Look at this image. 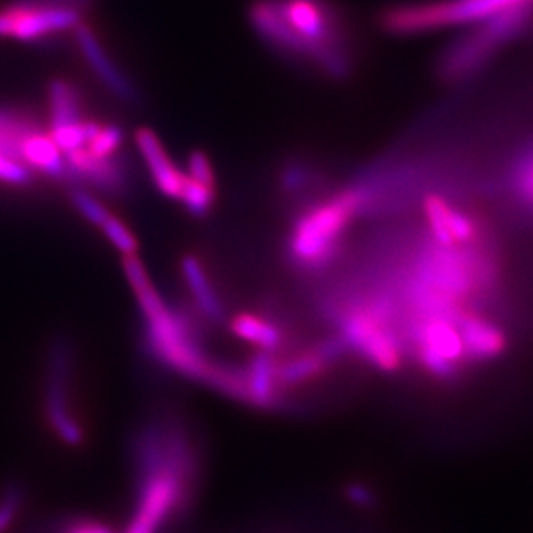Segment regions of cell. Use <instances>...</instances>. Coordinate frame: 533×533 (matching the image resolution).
Returning <instances> with one entry per match:
<instances>
[{"instance_id": "6da1fadb", "label": "cell", "mask_w": 533, "mask_h": 533, "mask_svg": "<svg viewBox=\"0 0 533 533\" xmlns=\"http://www.w3.org/2000/svg\"><path fill=\"white\" fill-rule=\"evenodd\" d=\"M134 502L122 533H165L193 508L200 483L196 437L179 416L155 414L130 438Z\"/></svg>"}, {"instance_id": "7a4b0ae2", "label": "cell", "mask_w": 533, "mask_h": 533, "mask_svg": "<svg viewBox=\"0 0 533 533\" xmlns=\"http://www.w3.org/2000/svg\"><path fill=\"white\" fill-rule=\"evenodd\" d=\"M248 20L279 56L312 66L331 80L352 73L347 23L331 0H255Z\"/></svg>"}, {"instance_id": "3957f363", "label": "cell", "mask_w": 533, "mask_h": 533, "mask_svg": "<svg viewBox=\"0 0 533 533\" xmlns=\"http://www.w3.org/2000/svg\"><path fill=\"white\" fill-rule=\"evenodd\" d=\"M286 260L302 276H321L345 251L348 231L362 217L354 187H341L291 213Z\"/></svg>"}, {"instance_id": "277c9868", "label": "cell", "mask_w": 533, "mask_h": 533, "mask_svg": "<svg viewBox=\"0 0 533 533\" xmlns=\"http://www.w3.org/2000/svg\"><path fill=\"white\" fill-rule=\"evenodd\" d=\"M530 6L532 4L506 7L473 23L475 28L471 32L463 33L445 49L440 59V75L449 82H457L482 70L501 51L502 45L511 42L527 26L532 14Z\"/></svg>"}, {"instance_id": "5b68a950", "label": "cell", "mask_w": 533, "mask_h": 533, "mask_svg": "<svg viewBox=\"0 0 533 533\" xmlns=\"http://www.w3.org/2000/svg\"><path fill=\"white\" fill-rule=\"evenodd\" d=\"M75 364V348L71 341L65 336L54 338L45 357V419L59 442L68 447L85 444L84 424L80 423L70 399Z\"/></svg>"}, {"instance_id": "8992f818", "label": "cell", "mask_w": 533, "mask_h": 533, "mask_svg": "<svg viewBox=\"0 0 533 533\" xmlns=\"http://www.w3.org/2000/svg\"><path fill=\"white\" fill-rule=\"evenodd\" d=\"M82 14L68 7L40 6L18 0L0 9V37L39 42L52 35L75 30Z\"/></svg>"}, {"instance_id": "52a82bcc", "label": "cell", "mask_w": 533, "mask_h": 533, "mask_svg": "<svg viewBox=\"0 0 533 533\" xmlns=\"http://www.w3.org/2000/svg\"><path fill=\"white\" fill-rule=\"evenodd\" d=\"M65 156L66 177L71 187H92L94 191L122 198L132 186V172L127 158L122 155H90L89 149L71 151Z\"/></svg>"}, {"instance_id": "ba28073f", "label": "cell", "mask_w": 533, "mask_h": 533, "mask_svg": "<svg viewBox=\"0 0 533 533\" xmlns=\"http://www.w3.org/2000/svg\"><path fill=\"white\" fill-rule=\"evenodd\" d=\"M423 213L430 238L440 245H476L485 241V229L475 213L457 206L444 194H428L423 201Z\"/></svg>"}, {"instance_id": "9c48e42d", "label": "cell", "mask_w": 533, "mask_h": 533, "mask_svg": "<svg viewBox=\"0 0 533 533\" xmlns=\"http://www.w3.org/2000/svg\"><path fill=\"white\" fill-rule=\"evenodd\" d=\"M75 39L78 47L84 54L87 65L96 73L101 84L110 90L113 96L118 97L123 103L137 104L141 99L139 89L135 87L134 82L123 73L115 61L110 58L103 44L97 39L96 33L89 25H84L82 21L75 26Z\"/></svg>"}, {"instance_id": "30bf717a", "label": "cell", "mask_w": 533, "mask_h": 533, "mask_svg": "<svg viewBox=\"0 0 533 533\" xmlns=\"http://www.w3.org/2000/svg\"><path fill=\"white\" fill-rule=\"evenodd\" d=\"M277 354L257 350L251 355L245 371L246 404L262 411H279L288 405L277 381Z\"/></svg>"}, {"instance_id": "8fae6325", "label": "cell", "mask_w": 533, "mask_h": 533, "mask_svg": "<svg viewBox=\"0 0 533 533\" xmlns=\"http://www.w3.org/2000/svg\"><path fill=\"white\" fill-rule=\"evenodd\" d=\"M459 333L463 338L469 364L495 360L508 347V336L501 324L480 310L468 312L461 317Z\"/></svg>"}, {"instance_id": "7c38bea8", "label": "cell", "mask_w": 533, "mask_h": 533, "mask_svg": "<svg viewBox=\"0 0 533 533\" xmlns=\"http://www.w3.org/2000/svg\"><path fill=\"white\" fill-rule=\"evenodd\" d=\"M135 146L146 163L156 189L170 200H179L186 174L168 156L160 137L153 130L142 127L135 132Z\"/></svg>"}, {"instance_id": "4fadbf2b", "label": "cell", "mask_w": 533, "mask_h": 533, "mask_svg": "<svg viewBox=\"0 0 533 533\" xmlns=\"http://www.w3.org/2000/svg\"><path fill=\"white\" fill-rule=\"evenodd\" d=\"M277 186L284 200L289 201L293 212L326 196L322 193L324 179L321 170L307 158H289L284 161L277 174Z\"/></svg>"}, {"instance_id": "5bb4252c", "label": "cell", "mask_w": 533, "mask_h": 533, "mask_svg": "<svg viewBox=\"0 0 533 533\" xmlns=\"http://www.w3.org/2000/svg\"><path fill=\"white\" fill-rule=\"evenodd\" d=\"M182 277L186 283L187 291L193 298L194 309L212 324L225 322V305L220 298V293L213 286L212 279L208 277L205 265L196 255H186L180 262Z\"/></svg>"}, {"instance_id": "9a60e30c", "label": "cell", "mask_w": 533, "mask_h": 533, "mask_svg": "<svg viewBox=\"0 0 533 533\" xmlns=\"http://www.w3.org/2000/svg\"><path fill=\"white\" fill-rule=\"evenodd\" d=\"M42 130L37 116L16 106H0V156L23 163V144Z\"/></svg>"}, {"instance_id": "2e32d148", "label": "cell", "mask_w": 533, "mask_h": 533, "mask_svg": "<svg viewBox=\"0 0 533 533\" xmlns=\"http://www.w3.org/2000/svg\"><path fill=\"white\" fill-rule=\"evenodd\" d=\"M49 132L84 122V97L75 85L63 78H54L49 84Z\"/></svg>"}, {"instance_id": "e0dca14e", "label": "cell", "mask_w": 533, "mask_h": 533, "mask_svg": "<svg viewBox=\"0 0 533 533\" xmlns=\"http://www.w3.org/2000/svg\"><path fill=\"white\" fill-rule=\"evenodd\" d=\"M23 163L33 172L47 175L54 180H65V156L59 151L56 142L52 141L51 134L39 130L30 135L23 144Z\"/></svg>"}, {"instance_id": "ac0fdd59", "label": "cell", "mask_w": 533, "mask_h": 533, "mask_svg": "<svg viewBox=\"0 0 533 533\" xmlns=\"http://www.w3.org/2000/svg\"><path fill=\"white\" fill-rule=\"evenodd\" d=\"M229 328L234 336L255 345L258 350L277 354L283 348V329L265 315L250 314V312L234 315L229 321Z\"/></svg>"}, {"instance_id": "d6986e66", "label": "cell", "mask_w": 533, "mask_h": 533, "mask_svg": "<svg viewBox=\"0 0 533 533\" xmlns=\"http://www.w3.org/2000/svg\"><path fill=\"white\" fill-rule=\"evenodd\" d=\"M506 186L514 206L533 219V141L514 158L506 175Z\"/></svg>"}, {"instance_id": "ffe728a7", "label": "cell", "mask_w": 533, "mask_h": 533, "mask_svg": "<svg viewBox=\"0 0 533 533\" xmlns=\"http://www.w3.org/2000/svg\"><path fill=\"white\" fill-rule=\"evenodd\" d=\"M180 201L196 219H203L208 213L212 212L213 201H215V189L201 186L196 180L189 179L186 175L184 186L180 191Z\"/></svg>"}, {"instance_id": "44dd1931", "label": "cell", "mask_w": 533, "mask_h": 533, "mask_svg": "<svg viewBox=\"0 0 533 533\" xmlns=\"http://www.w3.org/2000/svg\"><path fill=\"white\" fill-rule=\"evenodd\" d=\"M26 492L18 483L7 485L0 492V533H7L20 518L25 506Z\"/></svg>"}, {"instance_id": "7402d4cb", "label": "cell", "mask_w": 533, "mask_h": 533, "mask_svg": "<svg viewBox=\"0 0 533 533\" xmlns=\"http://www.w3.org/2000/svg\"><path fill=\"white\" fill-rule=\"evenodd\" d=\"M70 198L75 210L89 224L96 225L99 229L111 217L110 210L106 208L103 201L94 198L85 187H71Z\"/></svg>"}, {"instance_id": "603a6c76", "label": "cell", "mask_w": 533, "mask_h": 533, "mask_svg": "<svg viewBox=\"0 0 533 533\" xmlns=\"http://www.w3.org/2000/svg\"><path fill=\"white\" fill-rule=\"evenodd\" d=\"M101 231H103L106 239L110 241L111 246L118 253H122L123 257L137 255V250H139L137 238H135L134 232L130 231L129 227L123 224L122 220L118 219V217L111 215L110 219L101 225Z\"/></svg>"}, {"instance_id": "cb8c5ba5", "label": "cell", "mask_w": 533, "mask_h": 533, "mask_svg": "<svg viewBox=\"0 0 533 533\" xmlns=\"http://www.w3.org/2000/svg\"><path fill=\"white\" fill-rule=\"evenodd\" d=\"M123 130L118 125H103L101 130L97 132L96 137L90 141L89 149L90 155L99 156V158H106V156H113L118 153V149L122 148Z\"/></svg>"}, {"instance_id": "d4e9b609", "label": "cell", "mask_w": 533, "mask_h": 533, "mask_svg": "<svg viewBox=\"0 0 533 533\" xmlns=\"http://www.w3.org/2000/svg\"><path fill=\"white\" fill-rule=\"evenodd\" d=\"M187 177L196 180L201 186L215 189V172H213L212 161L203 151H193L187 158Z\"/></svg>"}, {"instance_id": "484cf974", "label": "cell", "mask_w": 533, "mask_h": 533, "mask_svg": "<svg viewBox=\"0 0 533 533\" xmlns=\"http://www.w3.org/2000/svg\"><path fill=\"white\" fill-rule=\"evenodd\" d=\"M54 533H115V530L94 516H71L61 521Z\"/></svg>"}]
</instances>
